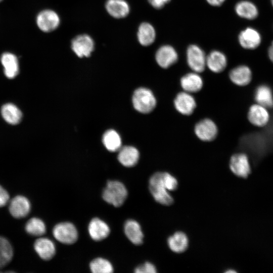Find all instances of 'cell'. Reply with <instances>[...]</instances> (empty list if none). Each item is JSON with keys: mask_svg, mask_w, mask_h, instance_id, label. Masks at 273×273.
<instances>
[{"mask_svg": "<svg viewBox=\"0 0 273 273\" xmlns=\"http://www.w3.org/2000/svg\"><path fill=\"white\" fill-rule=\"evenodd\" d=\"M25 230L29 235L38 237L46 233V227L42 220L38 218L33 217L27 222Z\"/></svg>", "mask_w": 273, "mask_h": 273, "instance_id": "31", "label": "cell"}, {"mask_svg": "<svg viewBox=\"0 0 273 273\" xmlns=\"http://www.w3.org/2000/svg\"><path fill=\"white\" fill-rule=\"evenodd\" d=\"M236 271L234 270H229L226 271V272H236Z\"/></svg>", "mask_w": 273, "mask_h": 273, "instance_id": "39", "label": "cell"}, {"mask_svg": "<svg viewBox=\"0 0 273 273\" xmlns=\"http://www.w3.org/2000/svg\"><path fill=\"white\" fill-rule=\"evenodd\" d=\"M167 243L169 248L173 252L181 253L188 247V239L185 233L177 232L168 238Z\"/></svg>", "mask_w": 273, "mask_h": 273, "instance_id": "26", "label": "cell"}, {"mask_svg": "<svg viewBox=\"0 0 273 273\" xmlns=\"http://www.w3.org/2000/svg\"><path fill=\"white\" fill-rule=\"evenodd\" d=\"M106 9L108 13L115 18H124L129 12V6L124 0H108Z\"/></svg>", "mask_w": 273, "mask_h": 273, "instance_id": "23", "label": "cell"}, {"mask_svg": "<svg viewBox=\"0 0 273 273\" xmlns=\"http://www.w3.org/2000/svg\"><path fill=\"white\" fill-rule=\"evenodd\" d=\"M163 180L166 189L168 191L175 190L177 187L176 179L170 173L166 172H162Z\"/></svg>", "mask_w": 273, "mask_h": 273, "instance_id": "33", "label": "cell"}, {"mask_svg": "<svg viewBox=\"0 0 273 273\" xmlns=\"http://www.w3.org/2000/svg\"><path fill=\"white\" fill-rule=\"evenodd\" d=\"M34 248L38 256L43 260L52 259L56 253L54 243L47 238H39L34 242Z\"/></svg>", "mask_w": 273, "mask_h": 273, "instance_id": "17", "label": "cell"}, {"mask_svg": "<svg viewBox=\"0 0 273 273\" xmlns=\"http://www.w3.org/2000/svg\"><path fill=\"white\" fill-rule=\"evenodd\" d=\"M36 23L41 30L49 32L57 28L60 23V19L56 12L46 10L38 14L36 18Z\"/></svg>", "mask_w": 273, "mask_h": 273, "instance_id": "9", "label": "cell"}, {"mask_svg": "<svg viewBox=\"0 0 273 273\" xmlns=\"http://www.w3.org/2000/svg\"><path fill=\"white\" fill-rule=\"evenodd\" d=\"M71 47L73 52L79 57H88L94 50V43L89 35H80L73 39Z\"/></svg>", "mask_w": 273, "mask_h": 273, "instance_id": "10", "label": "cell"}, {"mask_svg": "<svg viewBox=\"0 0 273 273\" xmlns=\"http://www.w3.org/2000/svg\"><path fill=\"white\" fill-rule=\"evenodd\" d=\"M170 0H148L149 3L156 9H161Z\"/></svg>", "mask_w": 273, "mask_h": 273, "instance_id": "36", "label": "cell"}, {"mask_svg": "<svg viewBox=\"0 0 273 273\" xmlns=\"http://www.w3.org/2000/svg\"><path fill=\"white\" fill-rule=\"evenodd\" d=\"M149 190L154 199L159 203L170 205L173 203V198L163 182L162 172H157L150 177Z\"/></svg>", "mask_w": 273, "mask_h": 273, "instance_id": "2", "label": "cell"}, {"mask_svg": "<svg viewBox=\"0 0 273 273\" xmlns=\"http://www.w3.org/2000/svg\"><path fill=\"white\" fill-rule=\"evenodd\" d=\"M229 77L232 82L236 85L245 86L250 82L252 79V73L248 66L241 65L230 71Z\"/></svg>", "mask_w": 273, "mask_h": 273, "instance_id": "18", "label": "cell"}, {"mask_svg": "<svg viewBox=\"0 0 273 273\" xmlns=\"http://www.w3.org/2000/svg\"><path fill=\"white\" fill-rule=\"evenodd\" d=\"M187 63L190 68L194 72H203L206 66V57L203 51L196 45H191L187 52Z\"/></svg>", "mask_w": 273, "mask_h": 273, "instance_id": "5", "label": "cell"}, {"mask_svg": "<svg viewBox=\"0 0 273 273\" xmlns=\"http://www.w3.org/2000/svg\"><path fill=\"white\" fill-rule=\"evenodd\" d=\"M2 0H0V2L2 1Z\"/></svg>", "mask_w": 273, "mask_h": 273, "instance_id": "41", "label": "cell"}, {"mask_svg": "<svg viewBox=\"0 0 273 273\" xmlns=\"http://www.w3.org/2000/svg\"><path fill=\"white\" fill-rule=\"evenodd\" d=\"M230 168L233 173L242 178H247L251 172L248 156L242 153L235 154L231 157Z\"/></svg>", "mask_w": 273, "mask_h": 273, "instance_id": "7", "label": "cell"}, {"mask_svg": "<svg viewBox=\"0 0 273 273\" xmlns=\"http://www.w3.org/2000/svg\"><path fill=\"white\" fill-rule=\"evenodd\" d=\"M271 4H272V5L273 6V0H271Z\"/></svg>", "mask_w": 273, "mask_h": 273, "instance_id": "40", "label": "cell"}, {"mask_svg": "<svg viewBox=\"0 0 273 273\" xmlns=\"http://www.w3.org/2000/svg\"><path fill=\"white\" fill-rule=\"evenodd\" d=\"M157 272L155 265L149 262H145L134 269L135 273H155Z\"/></svg>", "mask_w": 273, "mask_h": 273, "instance_id": "34", "label": "cell"}, {"mask_svg": "<svg viewBox=\"0 0 273 273\" xmlns=\"http://www.w3.org/2000/svg\"><path fill=\"white\" fill-rule=\"evenodd\" d=\"M53 234L57 241L65 244L74 243L78 238V232L76 227L69 222L57 224L53 228Z\"/></svg>", "mask_w": 273, "mask_h": 273, "instance_id": "4", "label": "cell"}, {"mask_svg": "<svg viewBox=\"0 0 273 273\" xmlns=\"http://www.w3.org/2000/svg\"><path fill=\"white\" fill-rule=\"evenodd\" d=\"M88 231L90 237L95 241H101L108 236L110 230L108 225L99 218H94L89 222Z\"/></svg>", "mask_w": 273, "mask_h": 273, "instance_id": "14", "label": "cell"}, {"mask_svg": "<svg viewBox=\"0 0 273 273\" xmlns=\"http://www.w3.org/2000/svg\"><path fill=\"white\" fill-rule=\"evenodd\" d=\"M235 11L240 17L250 20L256 18L258 14L255 5L247 1L239 2L236 5Z\"/></svg>", "mask_w": 273, "mask_h": 273, "instance_id": "28", "label": "cell"}, {"mask_svg": "<svg viewBox=\"0 0 273 273\" xmlns=\"http://www.w3.org/2000/svg\"><path fill=\"white\" fill-rule=\"evenodd\" d=\"M132 104L136 110L142 113H149L155 108L156 99L153 92L145 87L136 89L132 96Z\"/></svg>", "mask_w": 273, "mask_h": 273, "instance_id": "3", "label": "cell"}, {"mask_svg": "<svg viewBox=\"0 0 273 273\" xmlns=\"http://www.w3.org/2000/svg\"><path fill=\"white\" fill-rule=\"evenodd\" d=\"M174 106L181 114L190 115L196 107V102L190 93L184 91L177 94L175 97Z\"/></svg>", "mask_w": 273, "mask_h": 273, "instance_id": "8", "label": "cell"}, {"mask_svg": "<svg viewBox=\"0 0 273 273\" xmlns=\"http://www.w3.org/2000/svg\"><path fill=\"white\" fill-rule=\"evenodd\" d=\"M184 91L190 94L200 91L203 85L202 77L197 72H191L184 75L180 80Z\"/></svg>", "mask_w": 273, "mask_h": 273, "instance_id": "16", "label": "cell"}, {"mask_svg": "<svg viewBox=\"0 0 273 273\" xmlns=\"http://www.w3.org/2000/svg\"><path fill=\"white\" fill-rule=\"evenodd\" d=\"M103 144L109 151L115 152L121 148V140L119 134L113 129L106 131L102 139Z\"/></svg>", "mask_w": 273, "mask_h": 273, "instance_id": "29", "label": "cell"}, {"mask_svg": "<svg viewBox=\"0 0 273 273\" xmlns=\"http://www.w3.org/2000/svg\"><path fill=\"white\" fill-rule=\"evenodd\" d=\"M194 131L196 135L201 141L210 142L217 135L218 128L213 120L205 118L197 123Z\"/></svg>", "mask_w": 273, "mask_h": 273, "instance_id": "6", "label": "cell"}, {"mask_svg": "<svg viewBox=\"0 0 273 273\" xmlns=\"http://www.w3.org/2000/svg\"><path fill=\"white\" fill-rule=\"evenodd\" d=\"M206 66L214 73L223 71L227 65V59L222 53L218 51H212L206 57Z\"/></svg>", "mask_w": 273, "mask_h": 273, "instance_id": "21", "label": "cell"}, {"mask_svg": "<svg viewBox=\"0 0 273 273\" xmlns=\"http://www.w3.org/2000/svg\"><path fill=\"white\" fill-rule=\"evenodd\" d=\"M156 33L154 27L149 23H142L138 29V37L140 43L144 46L152 44L155 39Z\"/></svg>", "mask_w": 273, "mask_h": 273, "instance_id": "27", "label": "cell"}, {"mask_svg": "<svg viewBox=\"0 0 273 273\" xmlns=\"http://www.w3.org/2000/svg\"><path fill=\"white\" fill-rule=\"evenodd\" d=\"M124 231L126 236L132 243L136 245L142 244L144 235L141 225L136 221L127 220L124 224Z\"/></svg>", "mask_w": 273, "mask_h": 273, "instance_id": "20", "label": "cell"}, {"mask_svg": "<svg viewBox=\"0 0 273 273\" xmlns=\"http://www.w3.org/2000/svg\"><path fill=\"white\" fill-rule=\"evenodd\" d=\"M207 2L213 6H220L225 0H206Z\"/></svg>", "mask_w": 273, "mask_h": 273, "instance_id": "37", "label": "cell"}, {"mask_svg": "<svg viewBox=\"0 0 273 273\" xmlns=\"http://www.w3.org/2000/svg\"><path fill=\"white\" fill-rule=\"evenodd\" d=\"M268 54L269 59L273 63V41L268 49Z\"/></svg>", "mask_w": 273, "mask_h": 273, "instance_id": "38", "label": "cell"}, {"mask_svg": "<svg viewBox=\"0 0 273 273\" xmlns=\"http://www.w3.org/2000/svg\"><path fill=\"white\" fill-rule=\"evenodd\" d=\"M155 58L157 64L161 67L166 69L177 62L178 55L173 47L169 45H165L161 47L157 50Z\"/></svg>", "mask_w": 273, "mask_h": 273, "instance_id": "11", "label": "cell"}, {"mask_svg": "<svg viewBox=\"0 0 273 273\" xmlns=\"http://www.w3.org/2000/svg\"><path fill=\"white\" fill-rule=\"evenodd\" d=\"M248 119L253 125L263 127L269 122V114L266 108L258 104H254L249 109Z\"/></svg>", "mask_w": 273, "mask_h": 273, "instance_id": "13", "label": "cell"}, {"mask_svg": "<svg viewBox=\"0 0 273 273\" xmlns=\"http://www.w3.org/2000/svg\"><path fill=\"white\" fill-rule=\"evenodd\" d=\"M13 255V248L9 241L5 238L0 237V269L10 262Z\"/></svg>", "mask_w": 273, "mask_h": 273, "instance_id": "30", "label": "cell"}, {"mask_svg": "<svg viewBox=\"0 0 273 273\" xmlns=\"http://www.w3.org/2000/svg\"><path fill=\"white\" fill-rule=\"evenodd\" d=\"M261 36L255 29L248 27L242 31L239 35L241 46L246 49H254L261 43Z\"/></svg>", "mask_w": 273, "mask_h": 273, "instance_id": "15", "label": "cell"}, {"mask_svg": "<svg viewBox=\"0 0 273 273\" xmlns=\"http://www.w3.org/2000/svg\"><path fill=\"white\" fill-rule=\"evenodd\" d=\"M254 98L258 104L266 108L273 107L272 92L267 85L262 84L256 88Z\"/></svg>", "mask_w": 273, "mask_h": 273, "instance_id": "24", "label": "cell"}, {"mask_svg": "<svg viewBox=\"0 0 273 273\" xmlns=\"http://www.w3.org/2000/svg\"><path fill=\"white\" fill-rule=\"evenodd\" d=\"M139 152L132 146H124L119 149L118 159L120 163L126 167L134 166L139 159Z\"/></svg>", "mask_w": 273, "mask_h": 273, "instance_id": "22", "label": "cell"}, {"mask_svg": "<svg viewBox=\"0 0 273 273\" xmlns=\"http://www.w3.org/2000/svg\"><path fill=\"white\" fill-rule=\"evenodd\" d=\"M30 203L23 196H17L12 199L9 204L10 214L15 218H21L27 216L30 210Z\"/></svg>", "mask_w": 273, "mask_h": 273, "instance_id": "12", "label": "cell"}, {"mask_svg": "<svg viewBox=\"0 0 273 273\" xmlns=\"http://www.w3.org/2000/svg\"><path fill=\"white\" fill-rule=\"evenodd\" d=\"M89 268L94 273H111L113 271L112 264L103 258H97L91 261Z\"/></svg>", "mask_w": 273, "mask_h": 273, "instance_id": "32", "label": "cell"}, {"mask_svg": "<svg viewBox=\"0 0 273 273\" xmlns=\"http://www.w3.org/2000/svg\"><path fill=\"white\" fill-rule=\"evenodd\" d=\"M1 61L5 75L9 78L15 77L19 72V64L17 57L13 54L6 52L1 57Z\"/></svg>", "mask_w": 273, "mask_h": 273, "instance_id": "19", "label": "cell"}, {"mask_svg": "<svg viewBox=\"0 0 273 273\" xmlns=\"http://www.w3.org/2000/svg\"><path fill=\"white\" fill-rule=\"evenodd\" d=\"M127 197L125 186L117 180H109L104 189L102 197L105 201L115 207L121 206Z\"/></svg>", "mask_w": 273, "mask_h": 273, "instance_id": "1", "label": "cell"}, {"mask_svg": "<svg viewBox=\"0 0 273 273\" xmlns=\"http://www.w3.org/2000/svg\"><path fill=\"white\" fill-rule=\"evenodd\" d=\"M9 195L8 192L0 186V207L6 205L9 200Z\"/></svg>", "mask_w": 273, "mask_h": 273, "instance_id": "35", "label": "cell"}, {"mask_svg": "<svg viewBox=\"0 0 273 273\" xmlns=\"http://www.w3.org/2000/svg\"><path fill=\"white\" fill-rule=\"evenodd\" d=\"M1 114L4 120L9 124L15 125L19 123L22 114L19 109L12 103L4 105L1 109Z\"/></svg>", "mask_w": 273, "mask_h": 273, "instance_id": "25", "label": "cell"}]
</instances>
